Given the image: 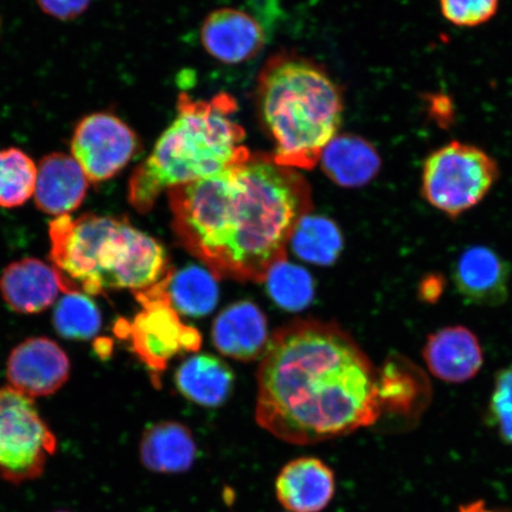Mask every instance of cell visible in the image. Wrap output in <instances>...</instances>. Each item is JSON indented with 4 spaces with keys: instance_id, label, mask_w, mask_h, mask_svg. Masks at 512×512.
I'll use <instances>...</instances> for the list:
<instances>
[{
    "instance_id": "obj_1",
    "label": "cell",
    "mask_w": 512,
    "mask_h": 512,
    "mask_svg": "<svg viewBox=\"0 0 512 512\" xmlns=\"http://www.w3.org/2000/svg\"><path fill=\"white\" fill-rule=\"evenodd\" d=\"M168 195L181 245L216 279L254 283L286 261L294 230L313 206L298 170L264 153Z\"/></svg>"
},
{
    "instance_id": "obj_2",
    "label": "cell",
    "mask_w": 512,
    "mask_h": 512,
    "mask_svg": "<svg viewBox=\"0 0 512 512\" xmlns=\"http://www.w3.org/2000/svg\"><path fill=\"white\" fill-rule=\"evenodd\" d=\"M256 386V421L294 445L343 437L374 425L382 413L373 364L331 323L297 320L275 332Z\"/></svg>"
},
{
    "instance_id": "obj_3",
    "label": "cell",
    "mask_w": 512,
    "mask_h": 512,
    "mask_svg": "<svg viewBox=\"0 0 512 512\" xmlns=\"http://www.w3.org/2000/svg\"><path fill=\"white\" fill-rule=\"evenodd\" d=\"M236 110L227 94L208 101L179 96L175 120L128 183L131 206L145 214L162 192L220 174L251 156L243 145L245 130L234 119Z\"/></svg>"
},
{
    "instance_id": "obj_4",
    "label": "cell",
    "mask_w": 512,
    "mask_h": 512,
    "mask_svg": "<svg viewBox=\"0 0 512 512\" xmlns=\"http://www.w3.org/2000/svg\"><path fill=\"white\" fill-rule=\"evenodd\" d=\"M256 102L275 162L294 170L315 168L343 114L341 92L329 74L302 56H274L259 75Z\"/></svg>"
},
{
    "instance_id": "obj_5",
    "label": "cell",
    "mask_w": 512,
    "mask_h": 512,
    "mask_svg": "<svg viewBox=\"0 0 512 512\" xmlns=\"http://www.w3.org/2000/svg\"><path fill=\"white\" fill-rule=\"evenodd\" d=\"M49 236L53 266L91 296L108 290L143 291L169 272L163 246L124 217H56Z\"/></svg>"
},
{
    "instance_id": "obj_6",
    "label": "cell",
    "mask_w": 512,
    "mask_h": 512,
    "mask_svg": "<svg viewBox=\"0 0 512 512\" xmlns=\"http://www.w3.org/2000/svg\"><path fill=\"white\" fill-rule=\"evenodd\" d=\"M498 178L495 158L476 145L454 140L426 158L421 194L433 208L456 219L478 206Z\"/></svg>"
},
{
    "instance_id": "obj_7",
    "label": "cell",
    "mask_w": 512,
    "mask_h": 512,
    "mask_svg": "<svg viewBox=\"0 0 512 512\" xmlns=\"http://www.w3.org/2000/svg\"><path fill=\"white\" fill-rule=\"evenodd\" d=\"M56 447L34 401L12 387L0 388V477L12 484L40 477Z\"/></svg>"
},
{
    "instance_id": "obj_8",
    "label": "cell",
    "mask_w": 512,
    "mask_h": 512,
    "mask_svg": "<svg viewBox=\"0 0 512 512\" xmlns=\"http://www.w3.org/2000/svg\"><path fill=\"white\" fill-rule=\"evenodd\" d=\"M166 275L156 285L134 292L143 310L131 323H119L117 328V334L130 339L133 351L153 373H163L179 352L197 351L202 344L200 332L182 323L172 307Z\"/></svg>"
},
{
    "instance_id": "obj_9",
    "label": "cell",
    "mask_w": 512,
    "mask_h": 512,
    "mask_svg": "<svg viewBox=\"0 0 512 512\" xmlns=\"http://www.w3.org/2000/svg\"><path fill=\"white\" fill-rule=\"evenodd\" d=\"M70 150L89 182L101 183L126 168L137 155L139 139L117 115L98 112L87 115L76 125Z\"/></svg>"
},
{
    "instance_id": "obj_10",
    "label": "cell",
    "mask_w": 512,
    "mask_h": 512,
    "mask_svg": "<svg viewBox=\"0 0 512 512\" xmlns=\"http://www.w3.org/2000/svg\"><path fill=\"white\" fill-rule=\"evenodd\" d=\"M69 358L46 337L29 338L12 350L6 368L10 387L29 398H41L61 389L69 379Z\"/></svg>"
},
{
    "instance_id": "obj_11",
    "label": "cell",
    "mask_w": 512,
    "mask_h": 512,
    "mask_svg": "<svg viewBox=\"0 0 512 512\" xmlns=\"http://www.w3.org/2000/svg\"><path fill=\"white\" fill-rule=\"evenodd\" d=\"M76 291L54 266L34 258L12 262L0 278L5 303L12 311L23 315L43 312L56 302L61 292Z\"/></svg>"
},
{
    "instance_id": "obj_12",
    "label": "cell",
    "mask_w": 512,
    "mask_h": 512,
    "mask_svg": "<svg viewBox=\"0 0 512 512\" xmlns=\"http://www.w3.org/2000/svg\"><path fill=\"white\" fill-rule=\"evenodd\" d=\"M510 272L508 262L495 249L471 246L454 262L452 278L467 303L497 306L508 298Z\"/></svg>"
},
{
    "instance_id": "obj_13",
    "label": "cell",
    "mask_w": 512,
    "mask_h": 512,
    "mask_svg": "<svg viewBox=\"0 0 512 512\" xmlns=\"http://www.w3.org/2000/svg\"><path fill=\"white\" fill-rule=\"evenodd\" d=\"M201 42L210 56L223 63L254 59L266 43L262 25L246 11L224 8L211 12L201 28Z\"/></svg>"
},
{
    "instance_id": "obj_14",
    "label": "cell",
    "mask_w": 512,
    "mask_h": 512,
    "mask_svg": "<svg viewBox=\"0 0 512 512\" xmlns=\"http://www.w3.org/2000/svg\"><path fill=\"white\" fill-rule=\"evenodd\" d=\"M89 179L72 155L50 153L37 166L35 202L43 213L70 215L87 196Z\"/></svg>"
},
{
    "instance_id": "obj_15",
    "label": "cell",
    "mask_w": 512,
    "mask_h": 512,
    "mask_svg": "<svg viewBox=\"0 0 512 512\" xmlns=\"http://www.w3.org/2000/svg\"><path fill=\"white\" fill-rule=\"evenodd\" d=\"M422 356L437 379L464 383L473 379L483 366L482 345L464 326H447L428 336Z\"/></svg>"
},
{
    "instance_id": "obj_16",
    "label": "cell",
    "mask_w": 512,
    "mask_h": 512,
    "mask_svg": "<svg viewBox=\"0 0 512 512\" xmlns=\"http://www.w3.org/2000/svg\"><path fill=\"white\" fill-rule=\"evenodd\" d=\"M335 475L316 458H299L284 466L275 482L278 501L291 512H319L335 495Z\"/></svg>"
},
{
    "instance_id": "obj_17",
    "label": "cell",
    "mask_w": 512,
    "mask_h": 512,
    "mask_svg": "<svg viewBox=\"0 0 512 512\" xmlns=\"http://www.w3.org/2000/svg\"><path fill=\"white\" fill-rule=\"evenodd\" d=\"M213 341L223 355L239 361H253L264 355L270 341L267 319L252 303L229 306L215 320Z\"/></svg>"
},
{
    "instance_id": "obj_18",
    "label": "cell",
    "mask_w": 512,
    "mask_h": 512,
    "mask_svg": "<svg viewBox=\"0 0 512 512\" xmlns=\"http://www.w3.org/2000/svg\"><path fill=\"white\" fill-rule=\"evenodd\" d=\"M382 411L403 418L419 415L431 399V386L424 371L400 355L390 357L377 373Z\"/></svg>"
},
{
    "instance_id": "obj_19",
    "label": "cell",
    "mask_w": 512,
    "mask_h": 512,
    "mask_svg": "<svg viewBox=\"0 0 512 512\" xmlns=\"http://www.w3.org/2000/svg\"><path fill=\"white\" fill-rule=\"evenodd\" d=\"M325 175L343 188H360L373 181L381 169L379 152L368 140L354 134L336 136L319 160Z\"/></svg>"
},
{
    "instance_id": "obj_20",
    "label": "cell",
    "mask_w": 512,
    "mask_h": 512,
    "mask_svg": "<svg viewBox=\"0 0 512 512\" xmlns=\"http://www.w3.org/2000/svg\"><path fill=\"white\" fill-rule=\"evenodd\" d=\"M197 448L189 428L174 421L158 422L144 432L140 458L156 473H182L194 465Z\"/></svg>"
},
{
    "instance_id": "obj_21",
    "label": "cell",
    "mask_w": 512,
    "mask_h": 512,
    "mask_svg": "<svg viewBox=\"0 0 512 512\" xmlns=\"http://www.w3.org/2000/svg\"><path fill=\"white\" fill-rule=\"evenodd\" d=\"M234 375L226 363L211 355H196L185 361L176 383L185 398L203 407H217L232 392Z\"/></svg>"
},
{
    "instance_id": "obj_22",
    "label": "cell",
    "mask_w": 512,
    "mask_h": 512,
    "mask_svg": "<svg viewBox=\"0 0 512 512\" xmlns=\"http://www.w3.org/2000/svg\"><path fill=\"white\" fill-rule=\"evenodd\" d=\"M166 291L172 307L188 316L207 315L219 299L216 278L198 267H188L177 273L169 271Z\"/></svg>"
},
{
    "instance_id": "obj_23",
    "label": "cell",
    "mask_w": 512,
    "mask_h": 512,
    "mask_svg": "<svg viewBox=\"0 0 512 512\" xmlns=\"http://www.w3.org/2000/svg\"><path fill=\"white\" fill-rule=\"evenodd\" d=\"M300 258L317 265H330L342 251L343 239L336 224L322 216L307 215L291 240Z\"/></svg>"
},
{
    "instance_id": "obj_24",
    "label": "cell",
    "mask_w": 512,
    "mask_h": 512,
    "mask_svg": "<svg viewBox=\"0 0 512 512\" xmlns=\"http://www.w3.org/2000/svg\"><path fill=\"white\" fill-rule=\"evenodd\" d=\"M37 166L16 147L0 150V207L23 206L35 194Z\"/></svg>"
},
{
    "instance_id": "obj_25",
    "label": "cell",
    "mask_w": 512,
    "mask_h": 512,
    "mask_svg": "<svg viewBox=\"0 0 512 512\" xmlns=\"http://www.w3.org/2000/svg\"><path fill=\"white\" fill-rule=\"evenodd\" d=\"M59 335L73 341H86L101 328V313L93 300L83 292H68L56 304L53 316Z\"/></svg>"
},
{
    "instance_id": "obj_26",
    "label": "cell",
    "mask_w": 512,
    "mask_h": 512,
    "mask_svg": "<svg viewBox=\"0 0 512 512\" xmlns=\"http://www.w3.org/2000/svg\"><path fill=\"white\" fill-rule=\"evenodd\" d=\"M268 290L275 302L288 310H300L313 298L310 274L303 268L280 262L267 277Z\"/></svg>"
},
{
    "instance_id": "obj_27",
    "label": "cell",
    "mask_w": 512,
    "mask_h": 512,
    "mask_svg": "<svg viewBox=\"0 0 512 512\" xmlns=\"http://www.w3.org/2000/svg\"><path fill=\"white\" fill-rule=\"evenodd\" d=\"M441 14L460 28H475L494 18L499 0H439Z\"/></svg>"
},
{
    "instance_id": "obj_28",
    "label": "cell",
    "mask_w": 512,
    "mask_h": 512,
    "mask_svg": "<svg viewBox=\"0 0 512 512\" xmlns=\"http://www.w3.org/2000/svg\"><path fill=\"white\" fill-rule=\"evenodd\" d=\"M489 412L501 437L512 444V364L496 375Z\"/></svg>"
},
{
    "instance_id": "obj_29",
    "label": "cell",
    "mask_w": 512,
    "mask_h": 512,
    "mask_svg": "<svg viewBox=\"0 0 512 512\" xmlns=\"http://www.w3.org/2000/svg\"><path fill=\"white\" fill-rule=\"evenodd\" d=\"M91 2L92 0H37L44 14L60 21L78 18L89 8Z\"/></svg>"
},
{
    "instance_id": "obj_30",
    "label": "cell",
    "mask_w": 512,
    "mask_h": 512,
    "mask_svg": "<svg viewBox=\"0 0 512 512\" xmlns=\"http://www.w3.org/2000/svg\"><path fill=\"white\" fill-rule=\"evenodd\" d=\"M426 104L427 112L435 123L445 128L454 123L456 110L450 96L443 93L428 94Z\"/></svg>"
},
{
    "instance_id": "obj_31",
    "label": "cell",
    "mask_w": 512,
    "mask_h": 512,
    "mask_svg": "<svg viewBox=\"0 0 512 512\" xmlns=\"http://www.w3.org/2000/svg\"><path fill=\"white\" fill-rule=\"evenodd\" d=\"M444 290V280L439 275H430L420 285V297L425 302L434 303L438 300Z\"/></svg>"
},
{
    "instance_id": "obj_32",
    "label": "cell",
    "mask_w": 512,
    "mask_h": 512,
    "mask_svg": "<svg viewBox=\"0 0 512 512\" xmlns=\"http://www.w3.org/2000/svg\"><path fill=\"white\" fill-rule=\"evenodd\" d=\"M458 512H503L488 508L484 502H473L460 507Z\"/></svg>"
},
{
    "instance_id": "obj_33",
    "label": "cell",
    "mask_w": 512,
    "mask_h": 512,
    "mask_svg": "<svg viewBox=\"0 0 512 512\" xmlns=\"http://www.w3.org/2000/svg\"><path fill=\"white\" fill-rule=\"evenodd\" d=\"M59 512H68V511H59Z\"/></svg>"
}]
</instances>
